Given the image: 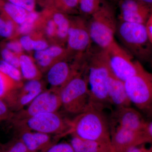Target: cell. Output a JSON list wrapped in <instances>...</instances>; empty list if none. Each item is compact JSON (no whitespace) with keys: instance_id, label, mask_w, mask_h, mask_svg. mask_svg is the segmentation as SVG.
<instances>
[{"instance_id":"5bb4252c","label":"cell","mask_w":152,"mask_h":152,"mask_svg":"<svg viewBox=\"0 0 152 152\" xmlns=\"http://www.w3.org/2000/svg\"><path fill=\"white\" fill-rule=\"evenodd\" d=\"M118 21L145 25L152 14V7L141 0H119Z\"/></svg>"},{"instance_id":"484cf974","label":"cell","mask_w":152,"mask_h":152,"mask_svg":"<svg viewBox=\"0 0 152 152\" xmlns=\"http://www.w3.org/2000/svg\"><path fill=\"white\" fill-rule=\"evenodd\" d=\"M23 83H18L0 71V99H4L14 89L21 86Z\"/></svg>"},{"instance_id":"2e32d148","label":"cell","mask_w":152,"mask_h":152,"mask_svg":"<svg viewBox=\"0 0 152 152\" xmlns=\"http://www.w3.org/2000/svg\"><path fill=\"white\" fill-rule=\"evenodd\" d=\"M107 95L109 104L115 108L130 107L132 105L127 93L125 82L111 73L107 85Z\"/></svg>"},{"instance_id":"8fae6325","label":"cell","mask_w":152,"mask_h":152,"mask_svg":"<svg viewBox=\"0 0 152 152\" xmlns=\"http://www.w3.org/2000/svg\"><path fill=\"white\" fill-rule=\"evenodd\" d=\"M46 89V82L42 79L28 80L16 88L4 100L11 110L15 113L26 107Z\"/></svg>"},{"instance_id":"8d00e7d4","label":"cell","mask_w":152,"mask_h":152,"mask_svg":"<svg viewBox=\"0 0 152 152\" xmlns=\"http://www.w3.org/2000/svg\"><path fill=\"white\" fill-rule=\"evenodd\" d=\"M145 145H141L129 149L126 152H152V147L147 148Z\"/></svg>"},{"instance_id":"ba28073f","label":"cell","mask_w":152,"mask_h":152,"mask_svg":"<svg viewBox=\"0 0 152 152\" xmlns=\"http://www.w3.org/2000/svg\"><path fill=\"white\" fill-rule=\"evenodd\" d=\"M88 22L83 16H71L66 48L70 59L84 58L92 48Z\"/></svg>"},{"instance_id":"4dcf8cb0","label":"cell","mask_w":152,"mask_h":152,"mask_svg":"<svg viewBox=\"0 0 152 152\" xmlns=\"http://www.w3.org/2000/svg\"><path fill=\"white\" fill-rule=\"evenodd\" d=\"M1 46V47L8 49L19 56L23 54L24 51L20 43L18 38L6 39L2 42Z\"/></svg>"},{"instance_id":"30bf717a","label":"cell","mask_w":152,"mask_h":152,"mask_svg":"<svg viewBox=\"0 0 152 152\" xmlns=\"http://www.w3.org/2000/svg\"><path fill=\"white\" fill-rule=\"evenodd\" d=\"M61 107L60 89H46L38 95L26 107L14 113L10 121L23 119L37 114L57 112Z\"/></svg>"},{"instance_id":"ac0fdd59","label":"cell","mask_w":152,"mask_h":152,"mask_svg":"<svg viewBox=\"0 0 152 152\" xmlns=\"http://www.w3.org/2000/svg\"><path fill=\"white\" fill-rule=\"evenodd\" d=\"M72 136L70 143L75 152H115L111 143L89 140Z\"/></svg>"},{"instance_id":"4316f807","label":"cell","mask_w":152,"mask_h":152,"mask_svg":"<svg viewBox=\"0 0 152 152\" xmlns=\"http://www.w3.org/2000/svg\"><path fill=\"white\" fill-rule=\"evenodd\" d=\"M79 13L83 17L90 16L100 7L103 0H78Z\"/></svg>"},{"instance_id":"e575fe53","label":"cell","mask_w":152,"mask_h":152,"mask_svg":"<svg viewBox=\"0 0 152 152\" xmlns=\"http://www.w3.org/2000/svg\"><path fill=\"white\" fill-rule=\"evenodd\" d=\"M14 113L3 99H0V123L4 121H10Z\"/></svg>"},{"instance_id":"8992f818","label":"cell","mask_w":152,"mask_h":152,"mask_svg":"<svg viewBox=\"0 0 152 152\" xmlns=\"http://www.w3.org/2000/svg\"><path fill=\"white\" fill-rule=\"evenodd\" d=\"M16 131L28 130L64 136L69 134L71 120L58 112L37 114L23 119L10 121Z\"/></svg>"},{"instance_id":"60d3db41","label":"cell","mask_w":152,"mask_h":152,"mask_svg":"<svg viewBox=\"0 0 152 152\" xmlns=\"http://www.w3.org/2000/svg\"><path fill=\"white\" fill-rule=\"evenodd\" d=\"M104 1H106L108 2L111 3V4L114 5L115 4H118L119 0H104Z\"/></svg>"},{"instance_id":"4fadbf2b","label":"cell","mask_w":152,"mask_h":152,"mask_svg":"<svg viewBox=\"0 0 152 152\" xmlns=\"http://www.w3.org/2000/svg\"><path fill=\"white\" fill-rule=\"evenodd\" d=\"M111 141L115 152H126L129 149L152 142L146 131H138L118 126L110 127Z\"/></svg>"},{"instance_id":"44dd1931","label":"cell","mask_w":152,"mask_h":152,"mask_svg":"<svg viewBox=\"0 0 152 152\" xmlns=\"http://www.w3.org/2000/svg\"><path fill=\"white\" fill-rule=\"evenodd\" d=\"M19 59V69L23 79L27 81L42 79L43 73L33 56L23 53L20 55Z\"/></svg>"},{"instance_id":"d4e9b609","label":"cell","mask_w":152,"mask_h":152,"mask_svg":"<svg viewBox=\"0 0 152 152\" xmlns=\"http://www.w3.org/2000/svg\"><path fill=\"white\" fill-rule=\"evenodd\" d=\"M39 16L40 12L36 11L28 13L25 21L19 26L18 28V37L21 36L30 34L34 31Z\"/></svg>"},{"instance_id":"83f0119b","label":"cell","mask_w":152,"mask_h":152,"mask_svg":"<svg viewBox=\"0 0 152 152\" xmlns=\"http://www.w3.org/2000/svg\"><path fill=\"white\" fill-rule=\"evenodd\" d=\"M0 71L18 83H23V78L20 70L1 59L0 60Z\"/></svg>"},{"instance_id":"d590c367","label":"cell","mask_w":152,"mask_h":152,"mask_svg":"<svg viewBox=\"0 0 152 152\" xmlns=\"http://www.w3.org/2000/svg\"><path fill=\"white\" fill-rule=\"evenodd\" d=\"M18 38L24 51L34 52V40L31 34L21 36Z\"/></svg>"},{"instance_id":"52a82bcc","label":"cell","mask_w":152,"mask_h":152,"mask_svg":"<svg viewBox=\"0 0 152 152\" xmlns=\"http://www.w3.org/2000/svg\"><path fill=\"white\" fill-rule=\"evenodd\" d=\"M131 104L144 113L152 115V73L139 63L135 75L125 82Z\"/></svg>"},{"instance_id":"b9f144b4","label":"cell","mask_w":152,"mask_h":152,"mask_svg":"<svg viewBox=\"0 0 152 152\" xmlns=\"http://www.w3.org/2000/svg\"><path fill=\"white\" fill-rule=\"evenodd\" d=\"M0 152H2V149H0Z\"/></svg>"},{"instance_id":"3957f363","label":"cell","mask_w":152,"mask_h":152,"mask_svg":"<svg viewBox=\"0 0 152 152\" xmlns=\"http://www.w3.org/2000/svg\"><path fill=\"white\" fill-rule=\"evenodd\" d=\"M116 35L123 48L137 61L141 64L151 61L152 44L145 25L118 21Z\"/></svg>"},{"instance_id":"836d02e7","label":"cell","mask_w":152,"mask_h":152,"mask_svg":"<svg viewBox=\"0 0 152 152\" xmlns=\"http://www.w3.org/2000/svg\"><path fill=\"white\" fill-rule=\"evenodd\" d=\"M28 12L36 11L37 0H7Z\"/></svg>"},{"instance_id":"d6a6232c","label":"cell","mask_w":152,"mask_h":152,"mask_svg":"<svg viewBox=\"0 0 152 152\" xmlns=\"http://www.w3.org/2000/svg\"><path fill=\"white\" fill-rule=\"evenodd\" d=\"M42 152H75L70 143L53 144Z\"/></svg>"},{"instance_id":"e0dca14e","label":"cell","mask_w":152,"mask_h":152,"mask_svg":"<svg viewBox=\"0 0 152 152\" xmlns=\"http://www.w3.org/2000/svg\"><path fill=\"white\" fill-rule=\"evenodd\" d=\"M18 138L24 144L30 152L42 151L53 143L48 134L28 130L16 131Z\"/></svg>"},{"instance_id":"d6986e66","label":"cell","mask_w":152,"mask_h":152,"mask_svg":"<svg viewBox=\"0 0 152 152\" xmlns=\"http://www.w3.org/2000/svg\"><path fill=\"white\" fill-rule=\"evenodd\" d=\"M48 10L56 28V44L65 46L70 25L71 16L54 9L44 8Z\"/></svg>"},{"instance_id":"277c9868","label":"cell","mask_w":152,"mask_h":152,"mask_svg":"<svg viewBox=\"0 0 152 152\" xmlns=\"http://www.w3.org/2000/svg\"><path fill=\"white\" fill-rule=\"evenodd\" d=\"M61 107L75 115L88 108L91 103L87 77V65L60 89Z\"/></svg>"},{"instance_id":"7bdbcfd3","label":"cell","mask_w":152,"mask_h":152,"mask_svg":"<svg viewBox=\"0 0 152 152\" xmlns=\"http://www.w3.org/2000/svg\"><path fill=\"white\" fill-rule=\"evenodd\" d=\"M151 62L152 63V58L151 59Z\"/></svg>"},{"instance_id":"74e56055","label":"cell","mask_w":152,"mask_h":152,"mask_svg":"<svg viewBox=\"0 0 152 152\" xmlns=\"http://www.w3.org/2000/svg\"><path fill=\"white\" fill-rule=\"evenodd\" d=\"M145 27L148 37L152 44V14L146 23Z\"/></svg>"},{"instance_id":"9a60e30c","label":"cell","mask_w":152,"mask_h":152,"mask_svg":"<svg viewBox=\"0 0 152 152\" xmlns=\"http://www.w3.org/2000/svg\"><path fill=\"white\" fill-rule=\"evenodd\" d=\"M112 118V126L135 131H146L148 124L142 114L131 106L115 108Z\"/></svg>"},{"instance_id":"f546056e","label":"cell","mask_w":152,"mask_h":152,"mask_svg":"<svg viewBox=\"0 0 152 152\" xmlns=\"http://www.w3.org/2000/svg\"><path fill=\"white\" fill-rule=\"evenodd\" d=\"M34 40V52L44 50L51 45L48 41L38 31L31 34Z\"/></svg>"},{"instance_id":"ffe728a7","label":"cell","mask_w":152,"mask_h":152,"mask_svg":"<svg viewBox=\"0 0 152 152\" xmlns=\"http://www.w3.org/2000/svg\"><path fill=\"white\" fill-rule=\"evenodd\" d=\"M35 31L41 33L51 45L57 44L56 28L48 9L44 8L40 12Z\"/></svg>"},{"instance_id":"ee69618b","label":"cell","mask_w":152,"mask_h":152,"mask_svg":"<svg viewBox=\"0 0 152 152\" xmlns=\"http://www.w3.org/2000/svg\"><path fill=\"white\" fill-rule=\"evenodd\" d=\"M29 152V151H28V152Z\"/></svg>"},{"instance_id":"7a4b0ae2","label":"cell","mask_w":152,"mask_h":152,"mask_svg":"<svg viewBox=\"0 0 152 152\" xmlns=\"http://www.w3.org/2000/svg\"><path fill=\"white\" fill-rule=\"evenodd\" d=\"M111 73L105 52L92 47L87 59V77L92 103L105 108L108 105L107 85Z\"/></svg>"},{"instance_id":"f1b7e54d","label":"cell","mask_w":152,"mask_h":152,"mask_svg":"<svg viewBox=\"0 0 152 152\" xmlns=\"http://www.w3.org/2000/svg\"><path fill=\"white\" fill-rule=\"evenodd\" d=\"M0 55L2 60L19 69L20 56L3 47H1Z\"/></svg>"},{"instance_id":"9c48e42d","label":"cell","mask_w":152,"mask_h":152,"mask_svg":"<svg viewBox=\"0 0 152 152\" xmlns=\"http://www.w3.org/2000/svg\"><path fill=\"white\" fill-rule=\"evenodd\" d=\"M104 50L111 72L115 77L125 82L135 75L140 62L134 61V57L116 41Z\"/></svg>"},{"instance_id":"7c38bea8","label":"cell","mask_w":152,"mask_h":152,"mask_svg":"<svg viewBox=\"0 0 152 152\" xmlns=\"http://www.w3.org/2000/svg\"><path fill=\"white\" fill-rule=\"evenodd\" d=\"M85 65L86 63L80 60L68 58L58 61L45 73L46 82L50 88L61 89Z\"/></svg>"},{"instance_id":"6da1fadb","label":"cell","mask_w":152,"mask_h":152,"mask_svg":"<svg viewBox=\"0 0 152 152\" xmlns=\"http://www.w3.org/2000/svg\"><path fill=\"white\" fill-rule=\"evenodd\" d=\"M104 109L91 103L86 110L71 120L69 134L84 140L111 143L110 123Z\"/></svg>"},{"instance_id":"ab89813d","label":"cell","mask_w":152,"mask_h":152,"mask_svg":"<svg viewBox=\"0 0 152 152\" xmlns=\"http://www.w3.org/2000/svg\"><path fill=\"white\" fill-rule=\"evenodd\" d=\"M141 1L152 7V0H141Z\"/></svg>"},{"instance_id":"1f68e13d","label":"cell","mask_w":152,"mask_h":152,"mask_svg":"<svg viewBox=\"0 0 152 152\" xmlns=\"http://www.w3.org/2000/svg\"><path fill=\"white\" fill-rule=\"evenodd\" d=\"M2 152H28L26 147L18 138L11 142L3 149Z\"/></svg>"},{"instance_id":"cb8c5ba5","label":"cell","mask_w":152,"mask_h":152,"mask_svg":"<svg viewBox=\"0 0 152 152\" xmlns=\"http://www.w3.org/2000/svg\"><path fill=\"white\" fill-rule=\"evenodd\" d=\"M18 25L0 12V37L6 39L18 38Z\"/></svg>"},{"instance_id":"7402d4cb","label":"cell","mask_w":152,"mask_h":152,"mask_svg":"<svg viewBox=\"0 0 152 152\" xmlns=\"http://www.w3.org/2000/svg\"><path fill=\"white\" fill-rule=\"evenodd\" d=\"M0 12L19 26L25 21L29 12L7 0H0Z\"/></svg>"},{"instance_id":"f35d334b","label":"cell","mask_w":152,"mask_h":152,"mask_svg":"<svg viewBox=\"0 0 152 152\" xmlns=\"http://www.w3.org/2000/svg\"><path fill=\"white\" fill-rule=\"evenodd\" d=\"M146 132L149 136L152 139V121L150 123H148V125Z\"/></svg>"},{"instance_id":"5b68a950","label":"cell","mask_w":152,"mask_h":152,"mask_svg":"<svg viewBox=\"0 0 152 152\" xmlns=\"http://www.w3.org/2000/svg\"><path fill=\"white\" fill-rule=\"evenodd\" d=\"M90 17L88 22L93 43L107 48L115 41L118 22L114 5L103 0L99 9Z\"/></svg>"},{"instance_id":"603a6c76","label":"cell","mask_w":152,"mask_h":152,"mask_svg":"<svg viewBox=\"0 0 152 152\" xmlns=\"http://www.w3.org/2000/svg\"><path fill=\"white\" fill-rule=\"evenodd\" d=\"M44 8L54 9L69 15L78 14V0H42Z\"/></svg>"}]
</instances>
